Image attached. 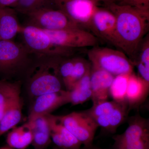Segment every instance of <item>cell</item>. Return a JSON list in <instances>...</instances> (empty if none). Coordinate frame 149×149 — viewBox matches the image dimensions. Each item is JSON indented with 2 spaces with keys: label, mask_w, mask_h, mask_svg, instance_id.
<instances>
[{
  "label": "cell",
  "mask_w": 149,
  "mask_h": 149,
  "mask_svg": "<svg viewBox=\"0 0 149 149\" xmlns=\"http://www.w3.org/2000/svg\"><path fill=\"white\" fill-rule=\"evenodd\" d=\"M16 12L12 8H0V40H13L21 32Z\"/></svg>",
  "instance_id": "cell-16"
},
{
  "label": "cell",
  "mask_w": 149,
  "mask_h": 149,
  "mask_svg": "<svg viewBox=\"0 0 149 149\" xmlns=\"http://www.w3.org/2000/svg\"><path fill=\"white\" fill-rule=\"evenodd\" d=\"M0 149H13L11 148H6V147H4V148H1Z\"/></svg>",
  "instance_id": "cell-31"
},
{
  "label": "cell",
  "mask_w": 149,
  "mask_h": 149,
  "mask_svg": "<svg viewBox=\"0 0 149 149\" xmlns=\"http://www.w3.org/2000/svg\"><path fill=\"white\" fill-rule=\"evenodd\" d=\"M31 53L24 44L0 40V72L11 74L27 64Z\"/></svg>",
  "instance_id": "cell-10"
},
{
  "label": "cell",
  "mask_w": 149,
  "mask_h": 149,
  "mask_svg": "<svg viewBox=\"0 0 149 149\" xmlns=\"http://www.w3.org/2000/svg\"><path fill=\"white\" fill-rule=\"evenodd\" d=\"M27 15L28 17L27 24L45 30L59 31L68 29H82L63 12L58 9H40Z\"/></svg>",
  "instance_id": "cell-8"
},
{
  "label": "cell",
  "mask_w": 149,
  "mask_h": 149,
  "mask_svg": "<svg viewBox=\"0 0 149 149\" xmlns=\"http://www.w3.org/2000/svg\"><path fill=\"white\" fill-rule=\"evenodd\" d=\"M18 0H0V8H14Z\"/></svg>",
  "instance_id": "cell-28"
},
{
  "label": "cell",
  "mask_w": 149,
  "mask_h": 149,
  "mask_svg": "<svg viewBox=\"0 0 149 149\" xmlns=\"http://www.w3.org/2000/svg\"><path fill=\"white\" fill-rule=\"evenodd\" d=\"M114 76L91 65V86L93 104L107 101Z\"/></svg>",
  "instance_id": "cell-13"
},
{
  "label": "cell",
  "mask_w": 149,
  "mask_h": 149,
  "mask_svg": "<svg viewBox=\"0 0 149 149\" xmlns=\"http://www.w3.org/2000/svg\"><path fill=\"white\" fill-rule=\"evenodd\" d=\"M131 73H125L115 76L109 91L110 95L114 101L127 103L126 93L128 80Z\"/></svg>",
  "instance_id": "cell-23"
},
{
  "label": "cell",
  "mask_w": 149,
  "mask_h": 149,
  "mask_svg": "<svg viewBox=\"0 0 149 149\" xmlns=\"http://www.w3.org/2000/svg\"><path fill=\"white\" fill-rule=\"evenodd\" d=\"M28 122L32 130V144L34 149H46L52 141L49 123L47 115L35 118L28 120Z\"/></svg>",
  "instance_id": "cell-17"
},
{
  "label": "cell",
  "mask_w": 149,
  "mask_h": 149,
  "mask_svg": "<svg viewBox=\"0 0 149 149\" xmlns=\"http://www.w3.org/2000/svg\"><path fill=\"white\" fill-rule=\"evenodd\" d=\"M137 67L138 76L149 85V37L146 35L140 44L133 63Z\"/></svg>",
  "instance_id": "cell-21"
},
{
  "label": "cell",
  "mask_w": 149,
  "mask_h": 149,
  "mask_svg": "<svg viewBox=\"0 0 149 149\" xmlns=\"http://www.w3.org/2000/svg\"><path fill=\"white\" fill-rule=\"evenodd\" d=\"M125 132L114 136L117 149H149V120L140 116L130 118Z\"/></svg>",
  "instance_id": "cell-6"
},
{
  "label": "cell",
  "mask_w": 149,
  "mask_h": 149,
  "mask_svg": "<svg viewBox=\"0 0 149 149\" xmlns=\"http://www.w3.org/2000/svg\"><path fill=\"white\" fill-rule=\"evenodd\" d=\"M149 85L133 72L128 80L126 102L129 107L134 106L143 101L148 96Z\"/></svg>",
  "instance_id": "cell-18"
},
{
  "label": "cell",
  "mask_w": 149,
  "mask_h": 149,
  "mask_svg": "<svg viewBox=\"0 0 149 149\" xmlns=\"http://www.w3.org/2000/svg\"><path fill=\"white\" fill-rule=\"evenodd\" d=\"M22 103L20 95L11 102L0 120V136L16 127L21 120Z\"/></svg>",
  "instance_id": "cell-19"
},
{
  "label": "cell",
  "mask_w": 149,
  "mask_h": 149,
  "mask_svg": "<svg viewBox=\"0 0 149 149\" xmlns=\"http://www.w3.org/2000/svg\"><path fill=\"white\" fill-rule=\"evenodd\" d=\"M105 4L116 19V47L133 65L140 44L149 30V11L115 2Z\"/></svg>",
  "instance_id": "cell-1"
},
{
  "label": "cell",
  "mask_w": 149,
  "mask_h": 149,
  "mask_svg": "<svg viewBox=\"0 0 149 149\" xmlns=\"http://www.w3.org/2000/svg\"><path fill=\"white\" fill-rule=\"evenodd\" d=\"M92 1H94V2L97 3L100 2H103L105 4L109 3H111L113 2H115L116 0H92Z\"/></svg>",
  "instance_id": "cell-30"
},
{
  "label": "cell",
  "mask_w": 149,
  "mask_h": 149,
  "mask_svg": "<svg viewBox=\"0 0 149 149\" xmlns=\"http://www.w3.org/2000/svg\"><path fill=\"white\" fill-rule=\"evenodd\" d=\"M91 64L85 59L74 57V65L72 73L66 85V91L72 90L76 83L91 69Z\"/></svg>",
  "instance_id": "cell-24"
},
{
  "label": "cell",
  "mask_w": 149,
  "mask_h": 149,
  "mask_svg": "<svg viewBox=\"0 0 149 149\" xmlns=\"http://www.w3.org/2000/svg\"><path fill=\"white\" fill-rule=\"evenodd\" d=\"M53 42L62 47L73 49L97 46L98 39L91 32L82 29H68L59 31L43 29Z\"/></svg>",
  "instance_id": "cell-11"
},
{
  "label": "cell",
  "mask_w": 149,
  "mask_h": 149,
  "mask_svg": "<svg viewBox=\"0 0 149 149\" xmlns=\"http://www.w3.org/2000/svg\"><path fill=\"white\" fill-rule=\"evenodd\" d=\"M43 8H56L55 0H40ZM57 9V8H56Z\"/></svg>",
  "instance_id": "cell-29"
},
{
  "label": "cell",
  "mask_w": 149,
  "mask_h": 149,
  "mask_svg": "<svg viewBox=\"0 0 149 149\" xmlns=\"http://www.w3.org/2000/svg\"><path fill=\"white\" fill-rule=\"evenodd\" d=\"M57 9L61 10L83 29L91 32L92 19L97 8L92 0H55Z\"/></svg>",
  "instance_id": "cell-9"
},
{
  "label": "cell",
  "mask_w": 149,
  "mask_h": 149,
  "mask_svg": "<svg viewBox=\"0 0 149 149\" xmlns=\"http://www.w3.org/2000/svg\"><path fill=\"white\" fill-rule=\"evenodd\" d=\"M22 34L24 45L31 54L42 57H69L73 49L62 47L55 45L43 29L33 25L22 26Z\"/></svg>",
  "instance_id": "cell-3"
},
{
  "label": "cell",
  "mask_w": 149,
  "mask_h": 149,
  "mask_svg": "<svg viewBox=\"0 0 149 149\" xmlns=\"http://www.w3.org/2000/svg\"><path fill=\"white\" fill-rule=\"evenodd\" d=\"M122 4L128 5L143 10L149 11V0H120Z\"/></svg>",
  "instance_id": "cell-27"
},
{
  "label": "cell",
  "mask_w": 149,
  "mask_h": 149,
  "mask_svg": "<svg viewBox=\"0 0 149 149\" xmlns=\"http://www.w3.org/2000/svg\"><path fill=\"white\" fill-rule=\"evenodd\" d=\"M20 93L19 82L0 81V120L11 102Z\"/></svg>",
  "instance_id": "cell-22"
},
{
  "label": "cell",
  "mask_w": 149,
  "mask_h": 149,
  "mask_svg": "<svg viewBox=\"0 0 149 149\" xmlns=\"http://www.w3.org/2000/svg\"><path fill=\"white\" fill-rule=\"evenodd\" d=\"M64 90L58 93L44 94L36 97L28 117V120L51 114L59 107L68 103Z\"/></svg>",
  "instance_id": "cell-15"
},
{
  "label": "cell",
  "mask_w": 149,
  "mask_h": 149,
  "mask_svg": "<svg viewBox=\"0 0 149 149\" xmlns=\"http://www.w3.org/2000/svg\"><path fill=\"white\" fill-rule=\"evenodd\" d=\"M128 106L127 103L106 101L93 104L86 111L99 126L114 132L124 121Z\"/></svg>",
  "instance_id": "cell-5"
},
{
  "label": "cell",
  "mask_w": 149,
  "mask_h": 149,
  "mask_svg": "<svg viewBox=\"0 0 149 149\" xmlns=\"http://www.w3.org/2000/svg\"><path fill=\"white\" fill-rule=\"evenodd\" d=\"M51 140L61 149H80L82 143L59 120L57 116L47 115Z\"/></svg>",
  "instance_id": "cell-14"
},
{
  "label": "cell",
  "mask_w": 149,
  "mask_h": 149,
  "mask_svg": "<svg viewBox=\"0 0 149 149\" xmlns=\"http://www.w3.org/2000/svg\"></svg>",
  "instance_id": "cell-32"
},
{
  "label": "cell",
  "mask_w": 149,
  "mask_h": 149,
  "mask_svg": "<svg viewBox=\"0 0 149 149\" xmlns=\"http://www.w3.org/2000/svg\"><path fill=\"white\" fill-rule=\"evenodd\" d=\"M33 136L29 123L15 127L8 134L7 143L12 148L25 149L32 143Z\"/></svg>",
  "instance_id": "cell-20"
},
{
  "label": "cell",
  "mask_w": 149,
  "mask_h": 149,
  "mask_svg": "<svg viewBox=\"0 0 149 149\" xmlns=\"http://www.w3.org/2000/svg\"><path fill=\"white\" fill-rule=\"evenodd\" d=\"M91 65L116 76L133 72V65L122 51L110 48L93 47L88 52Z\"/></svg>",
  "instance_id": "cell-4"
},
{
  "label": "cell",
  "mask_w": 149,
  "mask_h": 149,
  "mask_svg": "<svg viewBox=\"0 0 149 149\" xmlns=\"http://www.w3.org/2000/svg\"><path fill=\"white\" fill-rule=\"evenodd\" d=\"M43 8L40 0H18L15 7L16 12L27 15Z\"/></svg>",
  "instance_id": "cell-26"
},
{
  "label": "cell",
  "mask_w": 149,
  "mask_h": 149,
  "mask_svg": "<svg viewBox=\"0 0 149 149\" xmlns=\"http://www.w3.org/2000/svg\"><path fill=\"white\" fill-rule=\"evenodd\" d=\"M96 37L116 47V19L107 8L97 7L92 19V30Z\"/></svg>",
  "instance_id": "cell-12"
},
{
  "label": "cell",
  "mask_w": 149,
  "mask_h": 149,
  "mask_svg": "<svg viewBox=\"0 0 149 149\" xmlns=\"http://www.w3.org/2000/svg\"><path fill=\"white\" fill-rule=\"evenodd\" d=\"M60 57H46V60L35 67L29 80V90L32 95L37 97L62 90V81L58 69Z\"/></svg>",
  "instance_id": "cell-2"
},
{
  "label": "cell",
  "mask_w": 149,
  "mask_h": 149,
  "mask_svg": "<svg viewBox=\"0 0 149 149\" xmlns=\"http://www.w3.org/2000/svg\"><path fill=\"white\" fill-rule=\"evenodd\" d=\"M64 93L68 103L73 105L83 104L92 99L91 89L80 90L73 88L70 91H64Z\"/></svg>",
  "instance_id": "cell-25"
},
{
  "label": "cell",
  "mask_w": 149,
  "mask_h": 149,
  "mask_svg": "<svg viewBox=\"0 0 149 149\" xmlns=\"http://www.w3.org/2000/svg\"><path fill=\"white\" fill-rule=\"evenodd\" d=\"M57 117L82 144L87 146L91 145L99 126L87 112H73Z\"/></svg>",
  "instance_id": "cell-7"
}]
</instances>
